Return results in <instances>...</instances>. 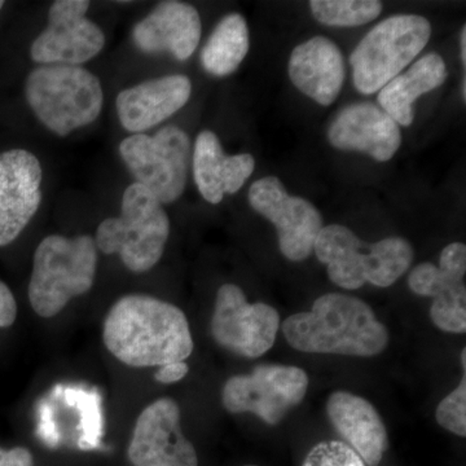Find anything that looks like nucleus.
Listing matches in <instances>:
<instances>
[{
  "instance_id": "nucleus-11",
  "label": "nucleus",
  "mask_w": 466,
  "mask_h": 466,
  "mask_svg": "<svg viewBox=\"0 0 466 466\" xmlns=\"http://www.w3.org/2000/svg\"><path fill=\"white\" fill-rule=\"evenodd\" d=\"M249 204L275 226L285 258L302 262L311 256L324 227L320 211L311 202L290 196L279 177H266L251 184Z\"/></svg>"
},
{
  "instance_id": "nucleus-4",
  "label": "nucleus",
  "mask_w": 466,
  "mask_h": 466,
  "mask_svg": "<svg viewBox=\"0 0 466 466\" xmlns=\"http://www.w3.org/2000/svg\"><path fill=\"white\" fill-rule=\"evenodd\" d=\"M97 269V248L88 235H51L34 253L29 300L42 318H54L75 297L87 293Z\"/></svg>"
},
{
  "instance_id": "nucleus-17",
  "label": "nucleus",
  "mask_w": 466,
  "mask_h": 466,
  "mask_svg": "<svg viewBox=\"0 0 466 466\" xmlns=\"http://www.w3.org/2000/svg\"><path fill=\"white\" fill-rule=\"evenodd\" d=\"M133 39L135 46L146 54L168 52L177 60H188L200 43V15L187 3L175 0L159 3L135 25Z\"/></svg>"
},
{
  "instance_id": "nucleus-10",
  "label": "nucleus",
  "mask_w": 466,
  "mask_h": 466,
  "mask_svg": "<svg viewBox=\"0 0 466 466\" xmlns=\"http://www.w3.org/2000/svg\"><path fill=\"white\" fill-rule=\"evenodd\" d=\"M279 328L280 315L272 306L248 302L235 284L222 285L218 290L210 329L220 348L242 358L262 357L275 345Z\"/></svg>"
},
{
  "instance_id": "nucleus-7",
  "label": "nucleus",
  "mask_w": 466,
  "mask_h": 466,
  "mask_svg": "<svg viewBox=\"0 0 466 466\" xmlns=\"http://www.w3.org/2000/svg\"><path fill=\"white\" fill-rule=\"evenodd\" d=\"M431 36V23L419 15H394L381 21L350 56L355 88L363 95L381 90L419 56Z\"/></svg>"
},
{
  "instance_id": "nucleus-34",
  "label": "nucleus",
  "mask_w": 466,
  "mask_h": 466,
  "mask_svg": "<svg viewBox=\"0 0 466 466\" xmlns=\"http://www.w3.org/2000/svg\"><path fill=\"white\" fill-rule=\"evenodd\" d=\"M244 466H258V465H244Z\"/></svg>"
},
{
  "instance_id": "nucleus-23",
  "label": "nucleus",
  "mask_w": 466,
  "mask_h": 466,
  "mask_svg": "<svg viewBox=\"0 0 466 466\" xmlns=\"http://www.w3.org/2000/svg\"><path fill=\"white\" fill-rule=\"evenodd\" d=\"M466 247L461 242L447 245L440 257V266L424 262L408 276V287L421 297H435L464 284Z\"/></svg>"
},
{
  "instance_id": "nucleus-6",
  "label": "nucleus",
  "mask_w": 466,
  "mask_h": 466,
  "mask_svg": "<svg viewBox=\"0 0 466 466\" xmlns=\"http://www.w3.org/2000/svg\"><path fill=\"white\" fill-rule=\"evenodd\" d=\"M170 219L161 202L140 184L126 188L121 216L100 223L95 244L104 254H119L133 272H147L162 258Z\"/></svg>"
},
{
  "instance_id": "nucleus-13",
  "label": "nucleus",
  "mask_w": 466,
  "mask_h": 466,
  "mask_svg": "<svg viewBox=\"0 0 466 466\" xmlns=\"http://www.w3.org/2000/svg\"><path fill=\"white\" fill-rule=\"evenodd\" d=\"M127 453L134 466H198V452L180 426V408L171 398L153 401L140 413Z\"/></svg>"
},
{
  "instance_id": "nucleus-1",
  "label": "nucleus",
  "mask_w": 466,
  "mask_h": 466,
  "mask_svg": "<svg viewBox=\"0 0 466 466\" xmlns=\"http://www.w3.org/2000/svg\"><path fill=\"white\" fill-rule=\"evenodd\" d=\"M103 339L113 357L135 368L186 361L195 348L182 309L147 294L116 300L104 321Z\"/></svg>"
},
{
  "instance_id": "nucleus-28",
  "label": "nucleus",
  "mask_w": 466,
  "mask_h": 466,
  "mask_svg": "<svg viewBox=\"0 0 466 466\" xmlns=\"http://www.w3.org/2000/svg\"><path fill=\"white\" fill-rule=\"evenodd\" d=\"M17 303L11 289L0 281V328H8L16 321Z\"/></svg>"
},
{
  "instance_id": "nucleus-5",
  "label": "nucleus",
  "mask_w": 466,
  "mask_h": 466,
  "mask_svg": "<svg viewBox=\"0 0 466 466\" xmlns=\"http://www.w3.org/2000/svg\"><path fill=\"white\" fill-rule=\"evenodd\" d=\"M25 95L36 118L58 137L92 124L103 110L99 78L82 66L36 67L27 76Z\"/></svg>"
},
{
  "instance_id": "nucleus-15",
  "label": "nucleus",
  "mask_w": 466,
  "mask_h": 466,
  "mask_svg": "<svg viewBox=\"0 0 466 466\" xmlns=\"http://www.w3.org/2000/svg\"><path fill=\"white\" fill-rule=\"evenodd\" d=\"M334 148L364 153L379 162L390 161L401 146L400 125L372 103L346 106L328 128Z\"/></svg>"
},
{
  "instance_id": "nucleus-21",
  "label": "nucleus",
  "mask_w": 466,
  "mask_h": 466,
  "mask_svg": "<svg viewBox=\"0 0 466 466\" xmlns=\"http://www.w3.org/2000/svg\"><path fill=\"white\" fill-rule=\"evenodd\" d=\"M447 66L438 54H428L417 60L403 75L395 76L379 92V104L383 112L398 125L413 124V104L421 95L434 91L447 79Z\"/></svg>"
},
{
  "instance_id": "nucleus-32",
  "label": "nucleus",
  "mask_w": 466,
  "mask_h": 466,
  "mask_svg": "<svg viewBox=\"0 0 466 466\" xmlns=\"http://www.w3.org/2000/svg\"><path fill=\"white\" fill-rule=\"evenodd\" d=\"M461 363H462V370H464V373L466 370V350H462L461 352Z\"/></svg>"
},
{
  "instance_id": "nucleus-26",
  "label": "nucleus",
  "mask_w": 466,
  "mask_h": 466,
  "mask_svg": "<svg viewBox=\"0 0 466 466\" xmlns=\"http://www.w3.org/2000/svg\"><path fill=\"white\" fill-rule=\"evenodd\" d=\"M435 419L441 428L458 437H466V377L458 388L438 404Z\"/></svg>"
},
{
  "instance_id": "nucleus-14",
  "label": "nucleus",
  "mask_w": 466,
  "mask_h": 466,
  "mask_svg": "<svg viewBox=\"0 0 466 466\" xmlns=\"http://www.w3.org/2000/svg\"><path fill=\"white\" fill-rule=\"evenodd\" d=\"M41 162L25 149L0 153V247L16 240L42 202Z\"/></svg>"
},
{
  "instance_id": "nucleus-29",
  "label": "nucleus",
  "mask_w": 466,
  "mask_h": 466,
  "mask_svg": "<svg viewBox=\"0 0 466 466\" xmlns=\"http://www.w3.org/2000/svg\"><path fill=\"white\" fill-rule=\"evenodd\" d=\"M188 372L189 367L186 361H175V363L158 367L157 372L155 373V379L156 381L164 383V385H171V383L182 381Z\"/></svg>"
},
{
  "instance_id": "nucleus-2",
  "label": "nucleus",
  "mask_w": 466,
  "mask_h": 466,
  "mask_svg": "<svg viewBox=\"0 0 466 466\" xmlns=\"http://www.w3.org/2000/svg\"><path fill=\"white\" fill-rule=\"evenodd\" d=\"M283 333L291 348L308 354L372 358L389 345L388 328L372 308L342 293L324 294L309 311L291 315Z\"/></svg>"
},
{
  "instance_id": "nucleus-30",
  "label": "nucleus",
  "mask_w": 466,
  "mask_h": 466,
  "mask_svg": "<svg viewBox=\"0 0 466 466\" xmlns=\"http://www.w3.org/2000/svg\"><path fill=\"white\" fill-rule=\"evenodd\" d=\"M0 466H34L32 453L23 447L0 449Z\"/></svg>"
},
{
  "instance_id": "nucleus-12",
  "label": "nucleus",
  "mask_w": 466,
  "mask_h": 466,
  "mask_svg": "<svg viewBox=\"0 0 466 466\" xmlns=\"http://www.w3.org/2000/svg\"><path fill=\"white\" fill-rule=\"evenodd\" d=\"M90 2L57 0L48 12L47 27L33 42L30 55L42 66H79L96 57L106 46V35L86 17Z\"/></svg>"
},
{
  "instance_id": "nucleus-9",
  "label": "nucleus",
  "mask_w": 466,
  "mask_h": 466,
  "mask_svg": "<svg viewBox=\"0 0 466 466\" xmlns=\"http://www.w3.org/2000/svg\"><path fill=\"white\" fill-rule=\"evenodd\" d=\"M309 376L302 368L284 364H259L249 375L227 380L223 407L233 415L251 413L268 425H278L305 400Z\"/></svg>"
},
{
  "instance_id": "nucleus-22",
  "label": "nucleus",
  "mask_w": 466,
  "mask_h": 466,
  "mask_svg": "<svg viewBox=\"0 0 466 466\" xmlns=\"http://www.w3.org/2000/svg\"><path fill=\"white\" fill-rule=\"evenodd\" d=\"M249 46V29L245 18L240 14L227 15L202 48V67L211 76L232 75L247 57Z\"/></svg>"
},
{
  "instance_id": "nucleus-20",
  "label": "nucleus",
  "mask_w": 466,
  "mask_h": 466,
  "mask_svg": "<svg viewBox=\"0 0 466 466\" xmlns=\"http://www.w3.org/2000/svg\"><path fill=\"white\" fill-rule=\"evenodd\" d=\"M193 177L202 198L217 205L226 195H235L256 168L249 153L226 155L219 137L213 131L198 134L192 155Z\"/></svg>"
},
{
  "instance_id": "nucleus-19",
  "label": "nucleus",
  "mask_w": 466,
  "mask_h": 466,
  "mask_svg": "<svg viewBox=\"0 0 466 466\" xmlns=\"http://www.w3.org/2000/svg\"><path fill=\"white\" fill-rule=\"evenodd\" d=\"M288 72L291 84L302 94L328 106L342 90L345 61L336 43L319 35L294 48Z\"/></svg>"
},
{
  "instance_id": "nucleus-31",
  "label": "nucleus",
  "mask_w": 466,
  "mask_h": 466,
  "mask_svg": "<svg viewBox=\"0 0 466 466\" xmlns=\"http://www.w3.org/2000/svg\"><path fill=\"white\" fill-rule=\"evenodd\" d=\"M460 54H461L462 64H466V27H462L461 35H460Z\"/></svg>"
},
{
  "instance_id": "nucleus-24",
  "label": "nucleus",
  "mask_w": 466,
  "mask_h": 466,
  "mask_svg": "<svg viewBox=\"0 0 466 466\" xmlns=\"http://www.w3.org/2000/svg\"><path fill=\"white\" fill-rule=\"evenodd\" d=\"M312 16L328 26L354 27L372 23L381 15L377 0H312Z\"/></svg>"
},
{
  "instance_id": "nucleus-8",
  "label": "nucleus",
  "mask_w": 466,
  "mask_h": 466,
  "mask_svg": "<svg viewBox=\"0 0 466 466\" xmlns=\"http://www.w3.org/2000/svg\"><path fill=\"white\" fill-rule=\"evenodd\" d=\"M119 156L137 184L161 204L183 195L191 165V140L177 126L168 125L155 135L134 134L119 144Z\"/></svg>"
},
{
  "instance_id": "nucleus-16",
  "label": "nucleus",
  "mask_w": 466,
  "mask_h": 466,
  "mask_svg": "<svg viewBox=\"0 0 466 466\" xmlns=\"http://www.w3.org/2000/svg\"><path fill=\"white\" fill-rule=\"evenodd\" d=\"M192 94L188 76L174 75L148 79L119 92L116 115L125 130L134 134L167 121L186 106Z\"/></svg>"
},
{
  "instance_id": "nucleus-25",
  "label": "nucleus",
  "mask_w": 466,
  "mask_h": 466,
  "mask_svg": "<svg viewBox=\"0 0 466 466\" xmlns=\"http://www.w3.org/2000/svg\"><path fill=\"white\" fill-rule=\"evenodd\" d=\"M431 318L438 329L447 333L466 332V288L460 285L455 289L433 299Z\"/></svg>"
},
{
  "instance_id": "nucleus-3",
  "label": "nucleus",
  "mask_w": 466,
  "mask_h": 466,
  "mask_svg": "<svg viewBox=\"0 0 466 466\" xmlns=\"http://www.w3.org/2000/svg\"><path fill=\"white\" fill-rule=\"evenodd\" d=\"M318 259L328 276L342 289L357 290L367 283L391 287L412 265L413 248L401 238L367 244L348 227L325 226L314 244Z\"/></svg>"
},
{
  "instance_id": "nucleus-27",
  "label": "nucleus",
  "mask_w": 466,
  "mask_h": 466,
  "mask_svg": "<svg viewBox=\"0 0 466 466\" xmlns=\"http://www.w3.org/2000/svg\"><path fill=\"white\" fill-rule=\"evenodd\" d=\"M302 466H367L345 441H325L312 447Z\"/></svg>"
},
{
  "instance_id": "nucleus-33",
  "label": "nucleus",
  "mask_w": 466,
  "mask_h": 466,
  "mask_svg": "<svg viewBox=\"0 0 466 466\" xmlns=\"http://www.w3.org/2000/svg\"><path fill=\"white\" fill-rule=\"evenodd\" d=\"M3 5H5V2H0V11H2Z\"/></svg>"
},
{
  "instance_id": "nucleus-18",
  "label": "nucleus",
  "mask_w": 466,
  "mask_h": 466,
  "mask_svg": "<svg viewBox=\"0 0 466 466\" xmlns=\"http://www.w3.org/2000/svg\"><path fill=\"white\" fill-rule=\"evenodd\" d=\"M330 424L368 466H379L389 449L388 429L373 404L349 391L327 400Z\"/></svg>"
}]
</instances>
